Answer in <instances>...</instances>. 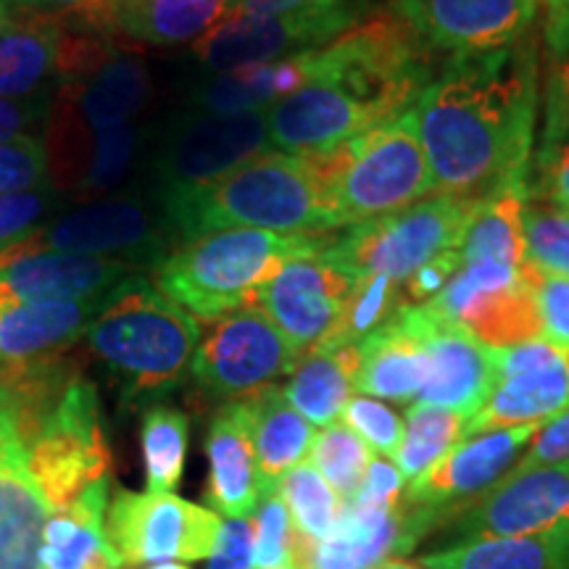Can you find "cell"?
I'll list each match as a JSON object with an SVG mask.
<instances>
[{
	"label": "cell",
	"mask_w": 569,
	"mask_h": 569,
	"mask_svg": "<svg viewBox=\"0 0 569 569\" xmlns=\"http://www.w3.org/2000/svg\"><path fill=\"white\" fill-rule=\"evenodd\" d=\"M538 106L536 42L448 59L415 101L436 196L486 198L530 182Z\"/></svg>",
	"instance_id": "1"
},
{
	"label": "cell",
	"mask_w": 569,
	"mask_h": 569,
	"mask_svg": "<svg viewBox=\"0 0 569 569\" xmlns=\"http://www.w3.org/2000/svg\"><path fill=\"white\" fill-rule=\"evenodd\" d=\"M336 74L267 109L269 142L282 153H327L415 106L432 80L430 59L390 13H372L343 34Z\"/></svg>",
	"instance_id": "2"
},
{
	"label": "cell",
	"mask_w": 569,
	"mask_h": 569,
	"mask_svg": "<svg viewBox=\"0 0 569 569\" xmlns=\"http://www.w3.org/2000/svg\"><path fill=\"white\" fill-rule=\"evenodd\" d=\"M163 213L180 243L219 230L325 234L343 227L327 156L274 148L211 188L163 206Z\"/></svg>",
	"instance_id": "3"
},
{
	"label": "cell",
	"mask_w": 569,
	"mask_h": 569,
	"mask_svg": "<svg viewBox=\"0 0 569 569\" xmlns=\"http://www.w3.org/2000/svg\"><path fill=\"white\" fill-rule=\"evenodd\" d=\"M332 238L315 232L219 230L172 248L153 267V284L198 322H217L256 296L293 259L322 253Z\"/></svg>",
	"instance_id": "4"
},
{
	"label": "cell",
	"mask_w": 569,
	"mask_h": 569,
	"mask_svg": "<svg viewBox=\"0 0 569 569\" xmlns=\"http://www.w3.org/2000/svg\"><path fill=\"white\" fill-rule=\"evenodd\" d=\"M84 336L130 390L148 396L182 380L201 343V327L151 280L132 274L109 290Z\"/></svg>",
	"instance_id": "5"
},
{
	"label": "cell",
	"mask_w": 569,
	"mask_h": 569,
	"mask_svg": "<svg viewBox=\"0 0 569 569\" xmlns=\"http://www.w3.org/2000/svg\"><path fill=\"white\" fill-rule=\"evenodd\" d=\"M327 161L343 227L386 217L436 196L415 106L336 151H327Z\"/></svg>",
	"instance_id": "6"
},
{
	"label": "cell",
	"mask_w": 569,
	"mask_h": 569,
	"mask_svg": "<svg viewBox=\"0 0 569 569\" xmlns=\"http://www.w3.org/2000/svg\"><path fill=\"white\" fill-rule=\"evenodd\" d=\"M480 198L430 196L407 209L348 227L322 256L351 277H388L403 284L438 256L459 251Z\"/></svg>",
	"instance_id": "7"
},
{
	"label": "cell",
	"mask_w": 569,
	"mask_h": 569,
	"mask_svg": "<svg viewBox=\"0 0 569 569\" xmlns=\"http://www.w3.org/2000/svg\"><path fill=\"white\" fill-rule=\"evenodd\" d=\"M267 111L198 113L174 119L153 142L151 193L163 206L211 188L256 156L267 153Z\"/></svg>",
	"instance_id": "8"
},
{
	"label": "cell",
	"mask_w": 569,
	"mask_h": 569,
	"mask_svg": "<svg viewBox=\"0 0 569 569\" xmlns=\"http://www.w3.org/2000/svg\"><path fill=\"white\" fill-rule=\"evenodd\" d=\"M174 234L156 198L117 196L74 209L53 222L34 227L0 248V264L21 256H117L156 267L167 256Z\"/></svg>",
	"instance_id": "9"
},
{
	"label": "cell",
	"mask_w": 569,
	"mask_h": 569,
	"mask_svg": "<svg viewBox=\"0 0 569 569\" xmlns=\"http://www.w3.org/2000/svg\"><path fill=\"white\" fill-rule=\"evenodd\" d=\"M27 465L48 509H67L98 480L109 478L111 453L106 443L98 393L90 382L74 380L32 440H24Z\"/></svg>",
	"instance_id": "10"
},
{
	"label": "cell",
	"mask_w": 569,
	"mask_h": 569,
	"mask_svg": "<svg viewBox=\"0 0 569 569\" xmlns=\"http://www.w3.org/2000/svg\"><path fill=\"white\" fill-rule=\"evenodd\" d=\"M369 9V0H343L264 17L232 13L222 27L196 42L193 56L217 74L251 63L282 61L338 40L340 34L372 17Z\"/></svg>",
	"instance_id": "11"
},
{
	"label": "cell",
	"mask_w": 569,
	"mask_h": 569,
	"mask_svg": "<svg viewBox=\"0 0 569 569\" xmlns=\"http://www.w3.org/2000/svg\"><path fill=\"white\" fill-rule=\"evenodd\" d=\"M536 274L528 261L525 267L465 264L427 306L493 351L522 346L543 338Z\"/></svg>",
	"instance_id": "12"
},
{
	"label": "cell",
	"mask_w": 569,
	"mask_h": 569,
	"mask_svg": "<svg viewBox=\"0 0 569 569\" xmlns=\"http://www.w3.org/2000/svg\"><path fill=\"white\" fill-rule=\"evenodd\" d=\"M219 536L217 511L174 493L119 490L106 511V540L122 569L209 559Z\"/></svg>",
	"instance_id": "13"
},
{
	"label": "cell",
	"mask_w": 569,
	"mask_h": 569,
	"mask_svg": "<svg viewBox=\"0 0 569 569\" xmlns=\"http://www.w3.org/2000/svg\"><path fill=\"white\" fill-rule=\"evenodd\" d=\"M298 365V353L290 348L259 306H243L217 319L198 343L190 372L206 393L243 401L259 393L274 380L290 375Z\"/></svg>",
	"instance_id": "14"
},
{
	"label": "cell",
	"mask_w": 569,
	"mask_h": 569,
	"mask_svg": "<svg viewBox=\"0 0 569 569\" xmlns=\"http://www.w3.org/2000/svg\"><path fill=\"white\" fill-rule=\"evenodd\" d=\"M540 0H390L388 13L427 53L482 56L528 38Z\"/></svg>",
	"instance_id": "15"
},
{
	"label": "cell",
	"mask_w": 569,
	"mask_h": 569,
	"mask_svg": "<svg viewBox=\"0 0 569 569\" xmlns=\"http://www.w3.org/2000/svg\"><path fill=\"white\" fill-rule=\"evenodd\" d=\"M151 88L146 63L124 53H111L92 74L61 84L42 138L48 153L67 151L92 134L132 124L151 101Z\"/></svg>",
	"instance_id": "16"
},
{
	"label": "cell",
	"mask_w": 569,
	"mask_h": 569,
	"mask_svg": "<svg viewBox=\"0 0 569 569\" xmlns=\"http://www.w3.org/2000/svg\"><path fill=\"white\" fill-rule=\"evenodd\" d=\"M353 280L322 253L288 261L256 296V306L272 319L301 359L338 330L353 293Z\"/></svg>",
	"instance_id": "17"
},
{
	"label": "cell",
	"mask_w": 569,
	"mask_h": 569,
	"mask_svg": "<svg viewBox=\"0 0 569 569\" xmlns=\"http://www.w3.org/2000/svg\"><path fill=\"white\" fill-rule=\"evenodd\" d=\"M443 519L436 509L407 501L388 511L343 503V515L330 536L306 538L301 569H377L407 557L419 538Z\"/></svg>",
	"instance_id": "18"
},
{
	"label": "cell",
	"mask_w": 569,
	"mask_h": 569,
	"mask_svg": "<svg viewBox=\"0 0 569 569\" xmlns=\"http://www.w3.org/2000/svg\"><path fill=\"white\" fill-rule=\"evenodd\" d=\"M543 425H519L469 436L451 448L422 478L409 482L403 501L436 509L448 517L475 503L519 465V453L532 443Z\"/></svg>",
	"instance_id": "19"
},
{
	"label": "cell",
	"mask_w": 569,
	"mask_h": 569,
	"mask_svg": "<svg viewBox=\"0 0 569 569\" xmlns=\"http://www.w3.org/2000/svg\"><path fill=\"white\" fill-rule=\"evenodd\" d=\"M427 351V380L417 403L457 411L472 419L493 393L498 372L493 348L482 346L459 325L438 317L427 303H409Z\"/></svg>",
	"instance_id": "20"
},
{
	"label": "cell",
	"mask_w": 569,
	"mask_h": 569,
	"mask_svg": "<svg viewBox=\"0 0 569 569\" xmlns=\"http://www.w3.org/2000/svg\"><path fill=\"white\" fill-rule=\"evenodd\" d=\"M569 522V461L511 469L498 486L480 496L459 530L472 538H511L546 532Z\"/></svg>",
	"instance_id": "21"
},
{
	"label": "cell",
	"mask_w": 569,
	"mask_h": 569,
	"mask_svg": "<svg viewBox=\"0 0 569 569\" xmlns=\"http://www.w3.org/2000/svg\"><path fill=\"white\" fill-rule=\"evenodd\" d=\"M138 267L124 256H21L0 264V309L109 293Z\"/></svg>",
	"instance_id": "22"
},
{
	"label": "cell",
	"mask_w": 569,
	"mask_h": 569,
	"mask_svg": "<svg viewBox=\"0 0 569 569\" xmlns=\"http://www.w3.org/2000/svg\"><path fill=\"white\" fill-rule=\"evenodd\" d=\"M206 457H209L206 498L213 511L227 519L251 517L264 490H261L259 461H256L243 401L224 403L211 419L209 436H206Z\"/></svg>",
	"instance_id": "23"
},
{
	"label": "cell",
	"mask_w": 569,
	"mask_h": 569,
	"mask_svg": "<svg viewBox=\"0 0 569 569\" xmlns=\"http://www.w3.org/2000/svg\"><path fill=\"white\" fill-rule=\"evenodd\" d=\"M361 369L356 375V393L377 401H415L427 380V351L409 303H403L386 325L359 343Z\"/></svg>",
	"instance_id": "24"
},
{
	"label": "cell",
	"mask_w": 569,
	"mask_h": 569,
	"mask_svg": "<svg viewBox=\"0 0 569 569\" xmlns=\"http://www.w3.org/2000/svg\"><path fill=\"white\" fill-rule=\"evenodd\" d=\"M146 148V127L124 124L48 153V182L77 196H109L122 190Z\"/></svg>",
	"instance_id": "25"
},
{
	"label": "cell",
	"mask_w": 569,
	"mask_h": 569,
	"mask_svg": "<svg viewBox=\"0 0 569 569\" xmlns=\"http://www.w3.org/2000/svg\"><path fill=\"white\" fill-rule=\"evenodd\" d=\"M48 519L51 509L34 486L19 438L0 453V569H46L42 536Z\"/></svg>",
	"instance_id": "26"
},
{
	"label": "cell",
	"mask_w": 569,
	"mask_h": 569,
	"mask_svg": "<svg viewBox=\"0 0 569 569\" xmlns=\"http://www.w3.org/2000/svg\"><path fill=\"white\" fill-rule=\"evenodd\" d=\"M569 411V351L525 372L501 377L486 407L467 422L465 438L519 425H546Z\"/></svg>",
	"instance_id": "27"
},
{
	"label": "cell",
	"mask_w": 569,
	"mask_h": 569,
	"mask_svg": "<svg viewBox=\"0 0 569 569\" xmlns=\"http://www.w3.org/2000/svg\"><path fill=\"white\" fill-rule=\"evenodd\" d=\"M240 0H124L109 27L146 46H196L238 11Z\"/></svg>",
	"instance_id": "28"
},
{
	"label": "cell",
	"mask_w": 569,
	"mask_h": 569,
	"mask_svg": "<svg viewBox=\"0 0 569 569\" xmlns=\"http://www.w3.org/2000/svg\"><path fill=\"white\" fill-rule=\"evenodd\" d=\"M106 296L42 301L0 309V361H21L61 348L88 332Z\"/></svg>",
	"instance_id": "29"
},
{
	"label": "cell",
	"mask_w": 569,
	"mask_h": 569,
	"mask_svg": "<svg viewBox=\"0 0 569 569\" xmlns=\"http://www.w3.org/2000/svg\"><path fill=\"white\" fill-rule=\"evenodd\" d=\"M63 30L53 19L13 21L0 32V98H53L61 84Z\"/></svg>",
	"instance_id": "30"
},
{
	"label": "cell",
	"mask_w": 569,
	"mask_h": 569,
	"mask_svg": "<svg viewBox=\"0 0 569 569\" xmlns=\"http://www.w3.org/2000/svg\"><path fill=\"white\" fill-rule=\"evenodd\" d=\"M361 369V348H311L298 359L282 388L284 401L315 427L340 422L356 390V375Z\"/></svg>",
	"instance_id": "31"
},
{
	"label": "cell",
	"mask_w": 569,
	"mask_h": 569,
	"mask_svg": "<svg viewBox=\"0 0 569 569\" xmlns=\"http://www.w3.org/2000/svg\"><path fill=\"white\" fill-rule=\"evenodd\" d=\"M251 425V438L259 461L261 490L274 493L284 472L303 465L315 446V425L306 422L298 411L284 401L282 388L269 386L259 393L243 398Z\"/></svg>",
	"instance_id": "32"
},
{
	"label": "cell",
	"mask_w": 569,
	"mask_h": 569,
	"mask_svg": "<svg viewBox=\"0 0 569 569\" xmlns=\"http://www.w3.org/2000/svg\"><path fill=\"white\" fill-rule=\"evenodd\" d=\"M530 201V184L507 182L480 198L461 240V267L493 264L525 267V209Z\"/></svg>",
	"instance_id": "33"
},
{
	"label": "cell",
	"mask_w": 569,
	"mask_h": 569,
	"mask_svg": "<svg viewBox=\"0 0 569 569\" xmlns=\"http://www.w3.org/2000/svg\"><path fill=\"white\" fill-rule=\"evenodd\" d=\"M425 569H569V522L511 538H472L427 553Z\"/></svg>",
	"instance_id": "34"
},
{
	"label": "cell",
	"mask_w": 569,
	"mask_h": 569,
	"mask_svg": "<svg viewBox=\"0 0 569 569\" xmlns=\"http://www.w3.org/2000/svg\"><path fill=\"white\" fill-rule=\"evenodd\" d=\"M106 509L109 478L90 486L67 509L53 511L42 536V567L88 569L96 559L113 557L106 540Z\"/></svg>",
	"instance_id": "35"
},
{
	"label": "cell",
	"mask_w": 569,
	"mask_h": 569,
	"mask_svg": "<svg viewBox=\"0 0 569 569\" xmlns=\"http://www.w3.org/2000/svg\"><path fill=\"white\" fill-rule=\"evenodd\" d=\"M467 422L469 419L457 411L415 403L407 415L403 440L393 457V465L403 480L415 482L427 469L436 467L453 446L465 440Z\"/></svg>",
	"instance_id": "36"
},
{
	"label": "cell",
	"mask_w": 569,
	"mask_h": 569,
	"mask_svg": "<svg viewBox=\"0 0 569 569\" xmlns=\"http://www.w3.org/2000/svg\"><path fill=\"white\" fill-rule=\"evenodd\" d=\"M190 425L182 411L153 407L146 411L140 427L146 482L151 493H172L180 486L184 459H188Z\"/></svg>",
	"instance_id": "37"
},
{
	"label": "cell",
	"mask_w": 569,
	"mask_h": 569,
	"mask_svg": "<svg viewBox=\"0 0 569 569\" xmlns=\"http://www.w3.org/2000/svg\"><path fill=\"white\" fill-rule=\"evenodd\" d=\"M274 490L282 498L296 530L311 540L330 536L336 530L340 515H343L340 496L330 488V482L319 475V469L311 461H303V465L284 472Z\"/></svg>",
	"instance_id": "38"
},
{
	"label": "cell",
	"mask_w": 569,
	"mask_h": 569,
	"mask_svg": "<svg viewBox=\"0 0 569 569\" xmlns=\"http://www.w3.org/2000/svg\"><path fill=\"white\" fill-rule=\"evenodd\" d=\"M274 103V61L224 71L188 96V106L198 113H251Z\"/></svg>",
	"instance_id": "39"
},
{
	"label": "cell",
	"mask_w": 569,
	"mask_h": 569,
	"mask_svg": "<svg viewBox=\"0 0 569 569\" xmlns=\"http://www.w3.org/2000/svg\"><path fill=\"white\" fill-rule=\"evenodd\" d=\"M372 448L361 440L346 422L325 427L315 438L309 461L319 469V475L330 482V488L348 503L359 493L369 465H372Z\"/></svg>",
	"instance_id": "40"
},
{
	"label": "cell",
	"mask_w": 569,
	"mask_h": 569,
	"mask_svg": "<svg viewBox=\"0 0 569 569\" xmlns=\"http://www.w3.org/2000/svg\"><path fill=\"white\" fill-rule=\"evenodd\" d=\"M403 303H407L403 301V288L388 277H367V280L356 282L338 330L322 346H359L367 336H372L377 327L386 325Z\"/></svg>",
	"instance_id": "41"
},
{
	"label": "cell",
	"mask_w": 569,
	"mask_h": 569,
	"mask_svg": "<svg viewBox=\"0 0 569 569\" xmlns=\"http://www.w3.org/2000/svg\"><path fill=\"white\" fill-rule=\"evenodd\" d=\"M251 528L253 569H301L306 536L296 530L277 490L261 496L259 507L251 515Z\"/></svg>",
	"instance_id": "42"
},
{
	"label": "cell",
	"mask_w": 569,
	"mask_h": 569,
	"mask_svg": "<svg viewBox=\"0 0 569 569\" xmlns=\"http://www.w3.org/2000/svg\"><path fill=\"white\" fill-rule=\"evenodd\" d=\"M525 261L543 274L569 277V213L551 203L525 209Z\"/></svg>",
	"instance_id": "43"
},
{
	"label": "cell",
	"mask_w": 569,
	"mask_h": 569,
	"mask_svg": "<svg viewBox=\"0 0 569 569\" xmlns=\"http://www.w3.org/2000/svg\"><path fill=\"white\" fill-rule=\"evenodd\" d=\"M343 422L359 436L375 453H382L393 461L398 446L407 430V419L393 411L388 403L369 396H353L343 411Z\"/></svg>",
	"instance_id": "44"
},
{
	"label": "cell",
	"mask_w": 569,
	"mask_h": 569,
	"mask_svg": "<svg viewBox=\"0 0 569 569\" xmlns=\"http://www.w3.org/2000/svg\"><path fill=\"white\" fill-rule=\"evenodd\" d=\"M48 182V148L42 138L0 146V196L24 193Z\"/></svg>",
	"instance_id": "45"
},
{
	"label": "cell",
	"mask_w": 569,
	"mask_h": 569,
	"mask_svg": "<svg viewBox=\"0 0 569 569\" xmlns=\"http://www.w3.org/2000/svg\"><path fill=\"white\" fill-rule=\"evenodd\" d=\"M59 206V190L51 182L24 193L0 196V248L38 227Z\"/></svg>",
	"instance_id": "46"
},
{
	"label": "cell",
	"mask_w": 569,
	"mask_h": 569,
	"mask_svg": "<svg viewBox=\"0 0 569 569\" xmlns=\"http://www.w3.org/2000/svg\"><path fill=\"white\" fill-rule=\"evenodd\" d=\"M536 293L543 338L569 351V277L538 272Z\"/></svg>",
	"instance_id": "47"
},
{
	"label": "cell",
	"mask_w": 569,
	"mask_h": 569,
	"mask_svg": "<svg viewBox=\"0 0 569 569\" xmlns=\"http://www.w3.org/2000/svg\"><path fill=\"white\" fill-rule=\"evenodd\" d=\"M53 98H0V146L21 138H40V127H48Z\"/></svg>",
	"instance_id": "48"
},
{
	"label": "cell",
	"mask_w": 569,
	"mask_h": 569,
	"mask_svg": "<svg viewBox=\"0 0 569 569\" xmlns=\"http://www.w3.org/2000/svg\"><path fill=\"white\" fill-rule=\"evenodd\" d=\"M403 475L398 472L396 465L388 459H372L365 482H361L359 493H356L348 503L367 509H398L403 503Z\"/></svg>",
	"instance_id": "49"
},
{
	"label": "cell",
	"mask_w": 569,
	"mask_h": 569,
	"mask_svg": "<svg viewBox=\"0 0 569 569\" xmlns=\"http://www.w3.org/2000/svg\"><path fill=\"white\" fill-rule=\"evenodd\" d=\"M209 569H253V528L246 519H227L209 557Z\"/></svg>",
	"instance_id": "50"
},
{
	"label": "cell",
	"mask_w": 569,
	"mask_h": 569,
	"mask_svg": "<svg viewBox=\"0 0 569 569\" xmlns=\"http://www.w3.org/2000/svg\"><path fill=\"white\" fill-rule=\"evenodd\" d=\"M532 188L536 196L546 198V203L569 213V138L538 161V182Z\"/></svg>",
	"instance_id": "51"
},
{
	"label": "cell",
	"mask_w": 569,
	"mask_h": 569,
	"mask_svg": "<svg viewBox=\"0 0 569 569\" xmlns=\"http://www.w3.org/2000/svg\"><path fill=\"white\" fill-rule=\"evenodd\" d=\"M461 269V251H451L432 259L419 272L409 277L403 288V301L407 303H427L446 288L448 280Z\"/></svg>",
	"instance_id": "52"
},
{
	"label": "cell",
	"mask_w": 569,
	"mask_h": 569,
	"mask_svg": "<svg viewBox=\"0 0 569 569\" xmlns=\"http://www.w3.org/2000/svg\"><path fill=\"white\" fill-rule=\"evenodd\" d=\"M559 461H569V411L540 427L538 436L532 438L528 453L519 459L515 469L559 465Z\"/></svg>",
	"instance_id": "53"
},
{
	"label": "cell",
	"mask_w": 569,
	"mask_h": 569,
	"mask_svg": "<svg viewBox=\"0 0 569 569\" xmlns=\"http://www.w3.org/2000/svg\"><path fill=\"white\" fill-rule=\"evenodd\" d=\"M543 40L557 63H569V0H546Z\"/></svg>",
	"instance_id": "54"
},
{
	"label": "cell",
	"mask_w": 569,
	"mask_h": 569,
	"mask_svg": "<svg viewBox=\"0 0 569 569\" xmlns=\"http://www.w3.org/2000/svg\"><path fill=\"white\" fill-rule=\"evenodd\" d=\"M343 3V0H240L234 13H251V17H264V13H288L301 9H315V6Z\"/></svg>",
	"instance_id": "55"
},
{
	"label": "cell",
	"mask_w": 569,
	"mask_h": 569,
	"mask_svg": "<svg viewBox=\"0 0 569 569\" xmlns=\"http://www.w3.org/2000/svg\"><path fill=\"white\" fill-rule=\"evenodd\" d=\"M19 438H21V430H19L17 398H13L6 388H0V453H3L6 448Z\"/></svg>",
	"instance_id": "56"
},
{
	"label": "cell",
	"mask_w": 569,
	"mask_h": 569,
	"mask_svg": "<svg viewBox=\"0 0 569 569\" xmlns=\"http://www.w3.org/2000/svg\"><path fill=\"white\" fill-rule=\"evenodd\" d=\"M122 3H124V0H88V3H84L82 13L90 21H96V24L103 27V24H109L111 13L117 11Z\"/></svg>",
	"instance_id": "57"
},
{
	"label": "cell",
	"mask_w": 569,
	"mask_h": 569,
	"mask_svg": "<svg viewBox=\"0 0 569 569\" xmlns=\"http://www.w3.org/2000/svg\"><path fill=\"white\" fill-rule=\"evenodd\" d=\"M88 0H42V9H56V11H80L84 9Z\"/></svg>",
	"instance_id": "58"
},
{
	"label": "cell",
	"mask_w": 569,
	"mask_h": 569,
	"mask_svg": "<svg viewBox=\"0 0 569 569\" xmlns=\"http://www.w3.org/2000/svg\"><path fill=\"white\" fill-rule=\"evenodd\" d=\"M377 569H425L422 561H407V559H393V561H386V565H380Z\"/></svg>",
	"instance_id": "59"
},
{
	"label": "cell",
	"mask_w": 569,
	"mask_h": 569,
	"mask_svg": "<svg viewBox=\"0 0 569 569\" xmlns=\"http://www.w3.org/2000/svg\"><path fill=\"white\" fill-rule=\"evenodd\" d=\"M11 11H13V9L9 6V0H0V32L9 30V27L13 24Z\"/></svg>",
	"instance_id": "60"
},
{
	"label": "cell",
	"mask_w": 569,
	"mask_h": 569,
	"mask_svg": "<svg viewBox=\"0 0 569 569\" xmlns=\"http://www.w3.org/2000/svg\"><path fill=\"white\" fill-rule=\"evenodd\" d=\"M9 6L21 11H46L42 9V0H9Z\"/></svg>",
	"instance_id": "61"
},
{
	"label": "cell",
	"mask_w": 569,
	"mask_h": 569,
	"mask_svg": "<svg viewBox=\"0 0 569 569\" xmlns=\"http://www.w3.org/2000/svg\"><path fill=\"white\" fill-rule=\"evenodd\" d=\"M148 569H190V567L180 565V561H169V565H153V567H148Z\"/></svg>",
	"instance_id": "62"
},
{
	"label": "cell",
	"mask_w": 569,
	"mask_h": 569,
	"mask_svg": "<svg viewBox=\"0 0 569 569\" xmlns=\"http://www.w3.org/2000/svg\"><path fill=\"white\" fill-rule=\"evenodd\" d=\"M567 69H569V63H567Z\"/></svg>",
	"instance_id": "63"
}]
</instances>
